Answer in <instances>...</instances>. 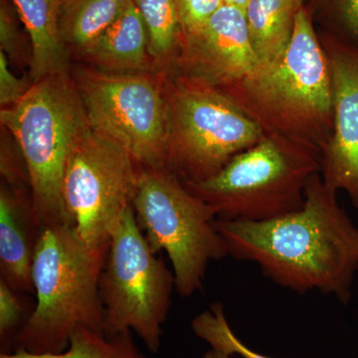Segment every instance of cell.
Wrapping results in <instances>:
<instances>
[{
    "label": "cell",
    "instance_id": "9",
    "mask_svg": "<svg viewBox=\"0 0 358 358\" xmlns=\"http://www.w3.org/2000/svg\"><path fill=\"white\" fill-rule=\"evenodd\" d=\"M76 78L92 129L117 141L141 166L166 169V73L155 76L81 69Z\"/></svg>",
    "mask_w": 358,
    "mask_h": 358
},
{
    "label": "cell",
    "instance_id": "12",
    "mask_svg": "<svg viewBox=\"0 0 358 358\" xmlns=\"http://www.w3.org/2000/svg\"><path fill=\"white\" fill-rule=\"evenodd\" d=\"M258 69L245 11L224 4L199 29L183 35L178 57L169 73L200 78L221 88Z\"/></svg>",
    "mask_w": 358,
    "mask_h": 358
},
{
    "label": "cell",
    "instance_id": "4",
    "mask_svg": "<svg viewBox=\"0 0 358 358\" xmlns=\"http://www.w3.org/2000/svg\"><path fill=\"white\" fill-rule=\"evenodd\" d=\"M0 119L24 159L42 229L69 225L63 202L66 166L91 129L76 83L68 73L42 78L17 103L2 109Z\"/></svg>",
    "mask_w": 358,
    "mask_h": 358
},
{
    "label": "cell",
    "instance_id": "27",
    "mask_svg": "<svg viewBox=\"0 0 358 358\" xmlns=\"http://www.w3.org/2000/svg\"><path fill=\"white\" fill-rule=\"evenodd\" d=\"M224 4L227 6L238 7V8L242 9L245 11L246 9L247 4H248L249 0H223Z\"/></svg>",
    "mask_w": 358,
    "mask_h": 358
},
{
    "label": "cell",
    "instance_id": "15",
    "mask_svg": "<svg viewBox=\"0 0 358 358\" xmlns=\"http://www.w3.org/2000/svg\"><path fill=\"white\" fill-rule=\"evenodd\" d=\"M31 41L32 83L68 73L67 45L60 30L63 0H11Z\"/></svg>",
    "mask_w": 358,
    "mask_h": 358
},
{
    "label": "cell",
    "instance_id": "25",
    "mask_svg": "<svg viewBox=\"0 0 358 358\" xmlns=\"http://www.w3.org/2000/svg\"><path fill=\"white\" fill-rule=\"evenodd\" d=\"M0 42L1 50L8 54L14 59H22L20 51V36H18L17 27L13 20V14L6 4H1L0 11Z\"/></svg>",
    "mask_w": 358,
    "mask_h": 358
},
{
    "label": "cell",
    "instance_id": "14",
    "mask_svg": "<svg viewBox=\"0 0 358 358\" xmlns=\"http://www.w3.org/2000/svg\"><path fill=\"white\" fill-rule=\"evenodd\" d=\"M81 54L102 72H150L155 63L148 51V32L133 0H129L117 20Z\"/></svg>",
    "mask_w": 358,
    "mask_h": 358
},
{
    "label": "cell",
    "instance_id": "28",
    "mask_svg": "<svg viewBox=\"0 0 358 358\" xmlns=\"http://www.w3.org/2000/svg\"><path fill=\"white\" fill-rule=\"evenodd\" d=\"M298 1L303 2V0H298Z\"/></svg>",
    "mask_w": 358,
    "mask_h": 358
},
{
    "label": "cell",
    "instance_id": "18",
    "mask_svg": "<svg viewBox=\"0 0 358 358\" xmlns=\"http://www.w3.org/2000/svg\"><path fill=\"white\" fill-rule=\"evenodd\" d=\"M129 0H63L60 30L66 45L83 52L117 20Z\"/></svg>",
    "mask_w": 358,
    "mask_h": 358
},
{
    "label": "cell",
    "instance_id": "16",
    "mask_svg": "<svg viewBox=\"0 0 358 358\" xmlns=\"http://www.w3.org/2000/svg\"><path fill=\"white\" fill-rule=\"evenodd\" d=\"M303 6L298 0H249L245 16L259 68L281 60L291 43L296 14Z\"/></svg>",
    "mask_w": 358,
    "mask_h": 358
},
{
    "label": "cell",
    "instance_id": "7",
    "mask_svg": "<svg viewBox=\"0 0 358 358\" xmlns=\"http://www.w3.org/2000/svg\"><path fill=\"white\" fill-rule=\"evenodd\" d=\"M133 208L150 249L169 256L178 294L202 291L209 263L229 256L215 211L169 169L152 167L141 169Z\"/></svg>",
    "mask_w": 358,
    "mask_h": 358
},
{
    "label": "cell",
    "instance_id": "11",
    "mask_svg": "<svg viewBox=\"0 0 358 358\" xmlns=\"http://www.w3.org/2000/svg\"><path fill=\"white\" fill-rule=\"evenodd\" d=\"M331 70L334 131L322 155L320 176L345 192L358 211V46L324 31L319 34Z\"/></svg>",
    "mask_w": 358,
    "mask_h": 358
},
{
    "label": "cell",
    "instance_id": "6",
    "mask_svg": "<svg viewBox=\"0 0 358 358\" xmlns=\"http://www.w3.org/2000/svg\"><path fill=\"white\" fill-rule=\"evenodd\" d=\"M169 128L166 169L182 182L217 174L233 157L253 147L264 131L215 85L166 73Z\"/></svg>",
    "mask_w": 358,
    "mask_h": 358
},
{
    "label": "cell",
    "instance_id": "22",
    "mask_svg": "<svg viewBox=\"0 0 358 358\" xmlns=\"http://www.w3.org/2000/svg\"><path fill=\"white\" fill-rule=\"evenodd\" d=\"M326 30L345 43L358 46V0H315Z\"/></svg>",
    "mask_w": 358,
    "mask_h": 358
},
{
    "label": "cell",
    "instance_id": "24",
    "mask_svg": "<svg viewBox=\"0 0 358 358\" xmlns=\"http://www.w3.org/2000/svg\"><path fill=\"white\" fill-rule=\"evenodd\" d=\"M33 83L20 79L9 69L7 56L0 51V103L6 108L17 103L31 88Z\"/></svg>",
    "mask_w": 358,
    "mask_h": 358
},
{
    "label": "cell",
    "instance_id": "19",
    "mask_svg": "<svg viewBox=\"0 0 358 358\" xmlns=\"http://www.w3.org/2000/svg\"><path fill=\"white\" fill-rule=\"evenodd\" d=\"M0 358H147L134 343L133 331L107 336L105 334L80 327L71 338L65 352L35 355L24 350L1 353Z\"/></svg>",
    "mask_w": 358,
    "mask_h": 358
},
{
    "label": "cell",
    "instance_id": "1",
    "mask_svg": "<svg viewBox=\"0 0 358 358\" xmlns=\"http://www.w3.org/2000/svg\"><path fill=\"white\" fill-rule=\"evenodd\" d=\"M320 173L310 176L299 210L265 221L219 220L228 255L255 263L282 288L317 291L343 305L358 271V228Z\"/></svg>",
    "mask_w": 358,
    "mask_h": 358
},
{
    "label": "cell",
    "instance_id": "21",
    "mask_svg": "<svg viewBox=\"0 0 358 358\" xmlns=\"http://www.w3.org/2000/svg\"><path fill=\"white\" fill-rule=\"evenodd\" d=\"M33 310L27 307L20 293L0 279V355L16 350L18 334Z\"/></svg>",
    "mask_w": 358,
    "mask_h": 358
},
{
    "label": "cell",
    "instance_id": "8",
    "mask_svg": "<svg viewBox=\"0 0 358 358\" xmlns=\"http://www.w3.org/2000/svg\"><path fill=\"white\" fill-rule=\"evenodd\" d=\"M173 289V271L150 249L131 205L112 231L101 275L103 334L133 331L150 352L157 353Z\"/></svg>",
    "mask_w": 358,
    "mask_h": 358
},
{
    "label": "cell",
    "instance_id": "26",
    "mask_svg": "<svg viewBox=\"0 0 358 358\" xmlns=\"http://www.w3.org/2000/svg\"><path fill=\"white\" fill-rule=\"evenodd\" d=\"M203 358H233V355L211 348L210 350L204 353Z\"/></svg>",
    "mask_w": 358,
    "mask_h": 358
},
{
    "label": "cell",
    "instance_id": "5",
    "mask_svg": "<svg viewBox=\"0 0 358 358\" xmlns=\"http://www.w3.org/2000/svg\"><path fill=\"white\" fill-rule=\"evenodd\" d=\"M322 155L277 136L237 155L207 180L185 183L215 211L219 220L265 221L299 210L310 176L320 173Z\"/></svg>",
    "mask_w": 358,
    "mask_h": 358
},
{
    "label": "cell",
    "instance_id": "20",
    "mask_svg": "<svg viewBox=\"0 0 358 358\" xmlns=\"http://www.w3.org/2000/svg\"><path fill=\"white\" fill-rule=\"evenodd\" d=\"M192 327L195 336L206 341L214 350L242 358H274L251 350L233 333L221 303H212L209 308L196 315Z\"/></svg>",
    "mask_w": 358,
    "mask_h": 358
},
{
    "label": "cell",
    "instance_id": "2",
    "mask_svg": "<svg viewBox=\"0 0 358 358\" xmlns=\"http://www.w3.org/2000/svg\"><path fill=\"white\" fill-rule=\"evenodd\" d=\"M313 15L312 7H301L279 62L219 89L264 134L284 136L322 155L334 131L333 84Z\"/></svg>",
    "mask_w": 358,
    "mask_h": 358
},
{
    "label": "cell",
    "instance_id": "17",
    "mask_svg": "<svg viewBox=\"0 0 358 358\" xmlns=\"http://www.w3.org/2000/svg\"><path fill=\"white\" fill-rule=\"evenodd\" d=\"M145 25L148 51L160 72L173 70L183 41L176 0H133Z\"/></svg>",
    "mask_w": 358,
    "mask_h": 358
},
{
    "label": "cell",
    "instance_id": "3",
    "mask_svg": "<svg viewBox=\"0 0 358 358\" xmlns=\"http://www.w3.org/2000/svg\"><path fill=\"white\" fill-rule=\"evenodd\" d=\"M108 250L109 244L86 246L70 225L42 229L32 268L36 303L18 334L16 350L60 353L80 327L103 334L100 279Z\"/></svg>",
    "mask_w": 358,
    "mask_h": 358
},
{
    "label": "cell",
    "instance_id": "23",
    "mask_svg": "<svg viewBox=\"0 0 358 358\" xmlns=\"http://www.w3.org/2000/svg\"><path fill=\"white\" fill-rule=\"evenodd\" d=\"M183 35L196 31L224 6L223 0H176Z\"/></svg>",
    "mask_w": 358,
    "mask_h": 358
},
{
    "label": "cell",
    "instance_id": "10",
    "mask_svg": "<svg viewBox=\"0 0 358 358\" xmlns=\"http://www.w3.org/2000/svg\"><path fill=\"white\" fill-rule=\"evenodd\" d=\"M141 169L126 148L92 128L78 141L66 166L63 202L69 225L86 246L109 244L133 205Z\"/></svg>",
    "mask_w": 358,
    "mask_h": 358
},
{
    "label": "cell",
    "instance_id": "13",
    "mask_svg": "<svg viewBox=\"0 0 358 358\" xmlns=\"http://www.w3.org/2000/svg\"><path fill=\"white\" fill-rule=\"evenodd\" d=\"M42 227L28 188L0 192V273L20 294L34 293L32 268Z\"/></svg>",
    "mask_w": 358,
    "mask_h": 358
}]
</instances>
